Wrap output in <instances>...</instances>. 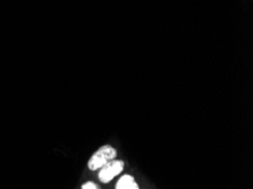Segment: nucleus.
Here are the masks:
<instances>
[{
	"instance_id": "f257e3e1",
	"label": "nucleus",
	"mask_w": 253,
	"mask_h": 189,
	"mask_svg": "<svg viewBox=\"0 0 253 189\" xmlns=\"http://www.w3.org/2000/svg\"><path fill=\"white\" fill-rule=\"evenodd\" d=\"M116 156L117 151L113 148V146L103 145L100 149H98V151L90 157L89 162H87V168H89L91 171L99 170V169L102 168L103 165L108 163V162L116 159Z\"/></svg>"
},
{
	"instance_id": "f03ea898",
	"label": "nucleus",
	"mask_w": 253,
	"mask_h": 189,
	"mask_svg": "<svg viewBox=\"0 0 253 189\" xmlns=\"http://www.w3.org/2000/svg\"><path fill=\"white\" fill-rule=\"evenodd\" d=\"M123 170H124V161L114 159L99 169L98 178L102 184H108L115 177L122 173Z\"/></svg>"
},
{
	"instance_id": "7ed1b4c3",
	"label": "nucleus",
	"mask_w": 253,
	"mask_h": 189,
	"mask_svg": "<svg viewBox=\"0 0 253 189\" xmlns=\"http://www.w3.org/2000/svg\"><path fill=\"white\" fill-rule=\"evenodd\" d=\"M116 189H140L134 177L129 175L122 176L116 184Z\"/></svg>"
},
{
	"instance_id": "20e7f679",
	"label": "nucleus",
	"mask_w": 253,
	"mask_h": 189,
	"mask_svg": "<svg viewBox=\"0 0 253 189\" xmlns=\"http://www.w3.org/2000/svg\"><path fill=\"white\" fill-rule=\"evenodd\" d=\"M82 189H99L97 184L92 183V181H87V183L82 185Z\"/></svg>"
}]
</instances>
